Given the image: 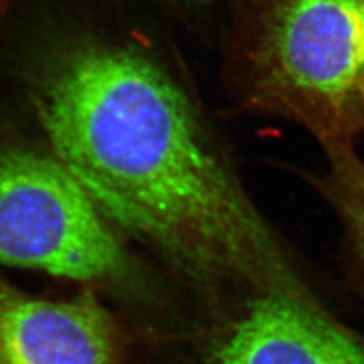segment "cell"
Segmentation results:
<instances>
[{
  "instance_id": "obj_1",
  "label": "cell",
  "mask_w": 364,
  "mask_h": 364,
  "mask_svg": "<svg viewBox=\"0 0 364 364\" xmlns=\"http://www.w3.org/2000/svg\"><path fill=\"white\" fill-rule=\"evenodd\" d=\"M29 95L52 154L105 219L210 296H314L195 104L134 46L56 44Z\"/></svg>"
},
{
  "instance_id": "obj_2",
  "label": "cell",
  "mask_w": 364,
  "mask_h": 364,
  "mask_svg": "<svg viewBox=\"0 0 364 364\" xmlns=\"http://www.w3.org/2000/svg\"><path fill=\"white\" fill-rule=\"evenodd\" d=\"M238 58L249 107L321 144L364 134V0H255Z\"/></svg>"
},
{
  "instance_id": "obj_3",
  "label": "cell",
  "mask_w": 364,
  "mask_h": 364,
  "mask_svg": "<svg viewBox=\"0 0 364 364\" xmlns=\"http://www.w3.org/2000/svg\"><path fill=\"white\" fill-rule=\"evenodd\" d=\"M0 263L33 269L122 298L143 272L87 191L52 152L0 143Z\"/></svg>"
},
{
  "instance_id": "obj_4",
  "label": "cell",
  "mask_w": 364,
  "mask_h": 364,
  "mask_svg": "<svg viewBox=\"0 0 364 364\" xmlns=\"http://www.w3.org/2000/svg\"><path fill=\"white\" fill-rule=\"evenodd\" d=\"M191 364H364V336L317 298L254 293L219 317Z\"/></svg>"
},
{
  "instance_id": "obj_5",
  "label": "cell",
  "mask_w": 364,
  "mask_h": 364,
  "mask_svg": "<svg viewBox=\"0 0 364 364\" xmlns=\"http://www.w3.org/2000/svg\"><path fill=\"white\" fill-rule=\"evenodd\" d=\"M127 363V329L96 290L41 298L0 275V364Z\"/></svg>"
},
{
  "instance_id": "obj_6",
  "label": "cell",
  "mask_w": 364,
  "mask_h": 364,
  "mask_svg": "<svg viewBox=\"0 0 364 364\" xmlns=\"http://www.w3.org/2000/svg\"><path fill=\"white\" fill-rule=\"evenodd\" d=\"M322 146L326 172L316 181L317 188L337 213L364 277V161L352 144Z\"/></svg>"
},
{
  "instance_id": "obj_7",
  "label": "cell",
  "mask_w": 364,
  "mask_h": 364,
  "mask_svg": "<svg viewBox=\"0 0 364 364\" xmlns=\"http://www.w3.org/2000/svg\"><path fill=\"white\" fill-rule=\"evenodd\" d=\"M11 2H13V0H0V23H2V20L5 18L8 9L11 6Z\"/></svg>"
},
{
  "instance_id": "obj_8",
  "label": "cell",
  "mask_w": 364,
  "mask_h": 364,
  "mask_svg": "<svg viewBox=\"0 0 364 364\" xmlns=\"http://www.w3.org/2000/svg\"><path fill=\"white\" fill-rule=\"evenodd\" d=\"M196 2H211V0H196Z\"/></svg>"
}]
</instances>
